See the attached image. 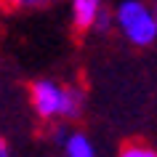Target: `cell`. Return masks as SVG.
Instances as JSON below:
<instances>
[{"instance_id":"obj_3","label":"cell","mask_w":157,"mask_h":157,"mask_svg":"<svg viewBox=\"0 0 157 157\" xmlns=\"http://www.w3.org/2000/svg\"><path fill=\"white\" fill-rule=\"evenodd\" d=\"M69 21L77 32H91L101 13L109 11V0H67Z\"/></svg>"},{"instance_id":"obj_5","label":"cell","mask_w":157,"mask_h":157,"mask_svg":"<svg viewBox=\"0 0 157 157\" xmlns=\"http://www.w3.org/2000/svg\"><path fill=\"white\" fill-rule=\"evenodd\" d=\"M64 0H0V8L13 11V13H35V11H48Z\"/></svg>"},{"instance_id":"obj_6","label":"cell","mask_w":157,"mask_h":157,"mask_svg":"<svg viewBox=\"0 0 157 157\" xmlns=\"http://www.w3.org/2000/svg\"><path fill=\"white\" fill-rule=\"evenodd\" d=\"M120 155L123 157H157V149L152 144H144V141H125L120 147Z\"/></svg>"},{"instance_id":"obj_2","label":"cell","mask_w":157,"mask_h":157,"mask_svg":"<svg viewBox=\"0 0 157 157\" xmlns=\"http://www.w3.org/2000/svg\"><path fill=\"white\" fill-rule=\"evenodd\" d=\"M112 11V29L133 48L157 43V6L152 0H117Z\"/></svg>"},{"instance_id":"obj_4","label":"cell","mask_w":157,"mask_h":157,"mask_svg":"<svg viewBox=\"0 0 157 157\" xmlns=\"http://www.w3.org/2000/svg\"><path fill=\"white\" fill-rule=\"evenodd\" d=\"M59 149H61V155H67V157H96V144H93V139L88 133L72 131V128H67Z\"/></svg>"},{"instance_id":"obj_7","label":"cell","mask_w":157,"mask_h":157,"mask_svg":"<svg viewBox=\"0 0 157 157\" xmlns=\"http://www.w3.org/2000/svg\"><path fill=\"white\" fill-rule=\"evenodd\" d=\"M8 155H11V147H8V141L0 136V157H8Z\"/></svg>"},{"instance_id":"obj_8","label":"cell","mask_w":157,"mask_h":157,"mask_svg":"<svg viewBox=\"0 0 157 157\" xmlns=\"http://www.w3.org/2000/svg\"><path fill=\"white\" fill-rule=\"evenodd\" d=\"M155 6H157V0H155Z\"/></svg>"},{"instance_id":"obj_1","label":"cell","mask_w":157,"mask_h":157,"mask_svg":"<svg viewBox=\"0 0 157 157\" xmlns=\"http://www.w3.org/2000/svg\"><path fill=\"white\" fill-rule=\"evenodd\" d=\"M29 107L40 123H69L80 120L85 109V91L75 83L53 77H37L29 85Z\"/></svg>"}]
</instances>
